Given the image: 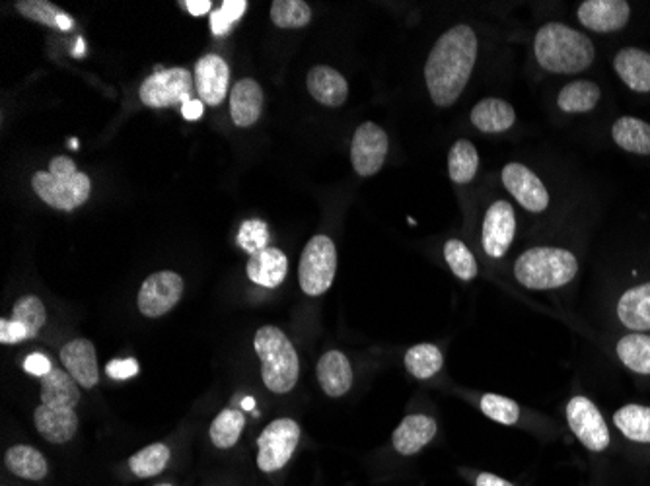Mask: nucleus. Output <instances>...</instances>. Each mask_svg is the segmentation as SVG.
Instances as JSON below:
<instances>
[{"mask_svg":"<svg viewBox=\"0 0 650 486\" xmlns=\"http://www.w3.org/2000/svg\"><path fill=\"white\" fill-rule=\"evenodd\" d=\"M479 41L470 26L460 24L442 35L427 59L425 80L438 107H450L462 96L477 61Z\"/></svg>","mask_w":650,"mask_h":486,"instance_id":"1","label":"nucleus"},{"mask_svg":"<svg viewBox=\"0 0 650 486\" xmlns=\"http://www.w3.org/2000/svg\"><path fill=\"white\" fill-rule=\"evenodd\" d=\"M534 53L542 69L557 74H577L594 63L596 49L588 35L565 24H545L536 35Z\"/></svg>","mask_w":650,"mask_h":486,"instance_id":"2","label":"nucleus"},{"mask_svg":"<svg viewBox=\"0 0 650 486\" xmlns=\"http://www.w3.org/2000/svg\"><path fill=\"white\" fill-rule=\"evenodd\" d=\"M255 352L261 360V378L273 393H289L298 382L300 362L289 337L273 325L255 333Z\"/></svg>","mask_w":650,"mask_h":486,"instance_id":"3","label":"nucleus"},{"mask_svg":"<svg viewBox=\"0 0 650 486\" xmlns=\"http://www.w3.org/2000/svg\"><path fill=\"white\" fill-rule=\"evenodd\" d=\"M577 257L561 247H532L514 265L516 280L530 290H551L577 277Z\"/></svg>","mask_w":650,"mask_h":486,"instance_id":"4","label":"nucleus"},{"mask_svg":"<svg viewBox=\"0 0 650 486\" xmlns=\"http://www.w3.org/2000/svg\"><path fill=\"white\" fill-rule=\"evenodd\" d=\"M337 271V249L327 236H314L302 251L298 278L308 296H322L333 284Z\"/></svg>","mask_w":650,"mask_h":486,"instance_id":"5","label":"nucleus"},{"mask_svg":"<svg viewBox=\"0 0 650 486\" xmlns=\"http://www.w3.org/2000/svg\"><path fill=\"white\" fill-rule=\"evenodd\" d=\"M300 440V426L292 418L273 420L257 440V467L263 473L283 469L292 457Z\"/></svg>","mask_w":650,"mask_h":486,"instance_id":"6","label":"nucleus"},{"mask_svg":"<svg viewBox=\"0 0 650 486\" xmlns=\"http://www.w3.org/2000/svg\"><path fill=\"white\" fill-rule=\"evenodd\" d=\"M195 78L187 69H166L148 76L141 86V102L148 107L185 105L193 98Z\"/></svg>","mask_w":650,"mask_h":486,"instance_id":"7","label":"nucleus"},{"mask_svg":"<svg viewBox=\"0 0 650 486\" xmlns=\"http://www.w3.org/2000/svg\"><path fill=\"white\" fill-rule=\"evenodd\" d=\"M32 187L37 197L49 207L74 210L88 201L92 191V181L88 175L80 172L71 179H57L49 172H37L32 177Z\"/></svg>","mask_w":650,"mask_h":486,"instance_id":"8","label":"nucleus"},{"mask_svg":"<svg viewBox=\"0 0 650 486\" xmlns=\"http://www.w3.org/2000/svg\"><path fill=\"white\" fill-rule=\"evenodd\" d=\"M567 420L584 448L604 452L610 446V430L598 407L586 397H573L567 405Z\"/></svg>","mask_w":650,"mask_h":486,"instance_id":"9","label":"nucleus"},{"mask_svg":"<svg viewBox=\"0 0 650 486\" xmlns=\"http://www.w3.org/2000/svg\"><path fill=\"white\" fill-rule=\"evenodd\" d=\"M386 156H388L386 131L372 121L362 123L355 131V137L351 142V162L355 172L361 177L378 174L386 162Z\"/></svg>","mask_w":650,"mask_h":486,"instance_id":"10","label":"nucleus"},{"mask_svg":"<svg viewBox=\"0 0 650 486\" xmlns=\"http://www.w3.org/2000/svg\"><path fill=\"white\" fill-rule=\"evenodd\" d=\"M183 278L174 271H160L146 278L139 292V310L145 317H162L178 306Z\"/></svg>","mask_w":650,"mask_h":486,"instance_id":"11","label":"nucleus"},{"mask_svg":"<svg viewBox=\"0 0 650 486\" xmlns=\"http://www.w3.org/2000/svg\"><path fill=\"white\" fill-rule=\"evenodd\" d=\"M506 191L530 212H543L549 207V193L542 179L524 164H508L503 170Z\"/></svg>","mask_w":650,"mask_h":486,"instance_id":"12","label":"nucleus"},{"mask_svg":"<svg viewBox=\"0 0 650 486\" xmlns=\"http://www.w3.org/2000/svg\"><path fill=\"white\" fill-rule=\"evenodd\" d=\"M578 20L592 32L612 34L627 26L631 6L625 0H586L578 6Z\"/></svg>","mask_w":650,"mask_h":486,"instance_id":"13","label":"nucleus"},{"mask_svg":"<svg viewBox=\"0 0 650 486\" xmlns=\"http://www.w3.org/2000/svg\"><path fill=\"white\" fill-rule=\"evenodd\" d=\"M516 232V214L510 203H493L483 220V249L489 257L501 259L508 251Z\"/></svg>","mask_w":650,"mask_h":486,"instance_id":"14","label":"nucleus"},{"mask_svg":"<svg viewBox=\"0 0 650 486\" xmlns=\"http://www.w3.org/2000/svg\"><path fill=\"white\" fill-rule=\"evenodd\" d=\"M230 67L218 55H205L195 65V86L201 102L220 105L228 94Z\"/></svg>","mask_w":650,"mask_h":486,"instance_id":"15","label":"nucleus"},{"mask_svg":"<svg viewBox=\"0 0 650 486\" xmlns=\"http://www.w3.org/2000/svg\"><path fill=\"white\" fill-rule=\"evenodd\" d=\"M61 362L76 383L86 389H92L100 380L96 348L86 339H74L61 348Z\"/></svg>","mask_w":650,"mask_h":486,"instance_id":"16","label":"nucleus"},{"mask_svg":"<svg viewBox=\"0 0 650 486\" xmlns=\"http://www.w3.org/2000/svg\"><path fill=\"white\" fill-rule=\"evenodd\" d=\"M306 86L308 92L316 102H320L327 107H339L345 104L349 96V84L345 76L339 70L331 67H314L306 76Z\"/></svg>","mask_w":650,"mask_h":486,"instance_id":"17","label":"nucleus"},{"mask_svg":"<svg viewBox=\"0 0 650 486\" xmlns=\"http://www.w3.org/2000/svg\"><path fill=\"white\" fill-rule=\"evenodd\" d=\"M318 382L325 395L341 397L353 387V368L349 358L339 350H329L318 362Z\"/></svg>","mask_w":650,"mask_h":486,"instance_id":"18","label":"nucleus"},{"mask_svg":"<svg viewBox=\"0 0 650 486\" xmlns=\"http://www.w3.org/2000/svg\"><path fill=\"white\" fill-rule=\"evenodd\" d=\"M263 90L252 80L244 78L230 92V115L238 127H252L261 117Z\"/></svg>","mask_w":650,"mask_h":486,"instance_id":"19","label":"nucleus"},{"mask_svg":"<svg viewBox=\"0 0 650 486\" xmlns=\"http://www.w3.org/2000/svg\"><path fill=\"white\" fill-rule=\"evenodd\" d=\"M614 69L617 76L635 92L647 94L650 92V53L625 47L614 57Z\"/></svg>","mask_w":650,"mask_h":486,"instance_id":"20","label":"nucleus"},{"mask_svg":"<svg viewBox=\"0 0 650 486\" xmlns=\"http://www.w3.org/2000/svg\"><path fill=\"white\" fill-rule=\"evenodd\" d=\"M436 434V422L427 415H409L403 418L394 432V448L401 455H413L421 452Z\"/></svg>","mask_w":650,"mask_h":486,"instance_id":"21","label":"nucleus"},{"mask_svg":"<svg viewBox=\"0 0 650 486\" xmlns=\"http://www.w3.org/2000/svg\"><path fill=\"white\" fill-rule=\"evenodd\" d=\"M289 271L287 255L277 247H267L255 253L248 261V277L265 288H277Z\"/></svg>","mask_w":650,"mask_h":486,"instance_id":"22","label":"nucleus"},{"mask_svg":"<svg viewBox=\"0 0 650 486\" xmlns=\"http://www.w3.org/2000/svg\"><path fill=\"white\" fill-rule=\"evenodd\" d=\"M37 432L53 444H65L76 434L78 417L73 409H53L47 405L37 407L36 415Z\"/></svg>","mask_w":650,"mask_h":486,"instance_id":"23","label":"nucleus"},{"mask_svg":"<svg viewBox=\"0 0 650 486\" xmlns=\"http://www.w3.org/2000/svg\"><path fill=\"white\" fill-rule=\"evenodd\" d=\"M80 401L78 383L69 372L53 368L41 378V405L53 409H73Z\"/></svg>","mask_w":650,"mask_h":486,"instance_id":"24","label":"nucleus"},{"mask_svg":"<svg viewBox=\"0 0 650 486\" xmlns=\"http://www.w3.org/2000/svg\"><path fill=\"white\" fill-rule=\"evenodd\" d=\"M514 121V107L501 98H485L471 109V123L483 133H505Z\"/></svg>","mask_w":650,"mask_h":486,"instance_id":"25","label":"nucleus"},{"mask_svg":"<svg viewBox=\"0 0 650 486\" xmlns=\"http://www.w3.org/2000/svg\"><path fill=\"white\" fill-rule=\"evenodd\" d=\"M617 315L633 331H650V282L627 290L619 298Z\"/></svg>","mask_w":650,"mask_h":486,"instance_id":"26","label":"nucleus"},{"mask_svg":"<svg viewBox=\"0 0 650 486\" xmlns=\"http://www.w3.org/2000/svg\"><path fill=\"white\" fill-rule=\"evenodd\" d=\"M615 144L631 154L650 156V125L637 117H621L614 123Z\"/></svg>","mask_w":650,"mask_h":486,"instance_id":"27","label":"nucleus"},{"mask_svg":"<svg viewBox=\"0 0 650 486\" xmlns=\"http://www.w3.org/2000/svg\"><path fill=\"white\" fill-rule=\"evenodd\" d=\"M600 98H602V92L596 82L575 80L559 92L557 105L565 113H588L598 105Z\"/></svg>","mask_w":650,"mask_h":486,"instance_id":"28","label":"nucleus"},{"mask_svg":"<svg viewBox=\"0 0 650 486\" xmlns=\"http://www.w3.org/2000/svg\"><path fill=\"white\" fill-rule=\"evenodd\" d=\"M4 461L10 473L28 481H41L47 475V461L43 453L32 446H12L6 452Z\"/></svg>","mask_w":650,"mask_h":486,"instance_id":"29","label":"nucleus"},{"mask_svg":"<svg viewBox=\"0 0 650 486\" xmlns=\"http://www.w3.org/2000/svg\"><path fill=\"white\" fill-rule=\"evenodd\" d=\"M16 10L34 22L59 28L63 32H69L74 26L73 18L49 0H18Z\"/></svg>","mask_w":650,"mask_h":486,"instance_id":"30","label":"nucleus"},{"mask_svg":"<svg viewBox=\"0 0 650 486\" xmlns=\"http://www.w3.org/2000/svg\"><path fill=\"white\" fill-rule=\"evenodd\" d=\"M619 360L633 372L650 376V335L631 333L617 343Z\"/></svg>","mask_w":650,"mask_h":486,"instance_id":"31","label":"nucleus"},{"mask_svg":"<svg viewBox=\"0 0 650 486\" xmlns=\"http://www.w3.org/2000/svg\"><path fill=\"white\" fill-rule=\"evenodd\" d=\"M614 422L625 438L650 444V407L625 405L615 413Z\"/></svg>","mask_w":650,"mask_h":486,"instance_id":"32","label":"nucleus"},{"mask_svg":"<svg viewBox=\"0 0 650 486\" xmlns=\"http://www.w3.org/2000/svg\"><path fill=\"white\" fill-rule=\"evenodd\" d=\"M479 170V154L470 140H458L448 154V174L454 183H470Z\"/></svg>","mask_w":650,"mask_h":486,"instance_id":"33","label":"nucleus"},{"mask_svg":"<svg viewBox=\"0 0 650 486\" xmlns=\"http://www.w3.org/2000/svg\"><path fill=\"white\" fill-rule=\"evenodd\" d=\"M444 366L442 352L434 345H417L405 354V368L417 380H429L436 376Z\"/></svg>","mask_w":650,"mask_h":486,"instance_id":"34","label":"nucleus"},{"mask_svg":"<svg viewBox=\"0 0 650 486\" xmlns=\"http://www.w3.org/2000/svg\"><path fill=\"white\" fill-rule=\"evenodd\" d=\"M271 20L277 28H304L312 20V8L302 0H277L271 4Z\"/></svg>","mask_w":650,"mask_h":486,"instance_id":"35","label":"nucleus"},{"mask_svg":"<svg viewBox=\"0 0 650 486\" xmlns=\"http://www.w3.org/2000/svg\"><path fill=\"white\" fill-rule=\"evenodd\" d=\"M244 426H246V418L242 415V411L226 409L211 424V440L220 450H228L238 442Z\"/></svg>","mask_w":650,"mask_h":486,"instance_id":"36","label":"nucleus"},{"mask_svg":"<svg viewBox=\"0 0 650 486\" xmlns=\"http://www.w3.org/2000/svg\"><path fill=\"white\" fill-rule=\"evenodd\" d=\"M168 461H170V448L166 444H152L145 450L135 453L129 459V467L139 479H148L160 475L166 469Z\"/></svg>","mask_w":650,"mask_h":486,"instance_id":"37","label":"nucleus"},{"mask_svg":"<svg viewBox=\"0 0 650 486\" xmlns=\"http://www.w3.org/2000/svg\"><path fill=\"white\" fill-rule=\"evenodd\" d=\"M45 319H47V313H45V306L43 302L37 298V296H24L20 298L16 304H14V310H12V321L20 323L26 327L28 331V339H34L37 337V333L43 329L45 325Z\"/></svg>","mask_w":650,"mask_h":486,"instance_id":"38","label":"nucleus"},{"mask_svg":"<svg viewBox=\"0 0 650 486\" xmlns=\"http://www.w3.org/2000/svg\"><path fill=\"white\" fill-rule=\"evenodd\" d=\"M444 257L456 277L462 280H473L477 277V263L466 243L460 240H448L444 245Z\"/></svg>","mask_w":650,"mask_h":486,"instance_id":"39","label":"nucleus"},{"mask_svg":"<svg viewBox=\"0 0 650 486\" xmlns=\"http://www.w3.org/2000/svg\"><path fill=\"white\" fill-rule=\"evenodd\" d=\"M481 411H483V415H487L491 420L501 422L506 426L516 424L518 418H520V407L512 399H506L503 395H495V393L483 395Z\"/></svg>","mask_w":650,"mask_h":486,"instance_id":"40","label":"nucleus"},{"mask_svg":"<svg viewBox=\"0 0 650 486\" xmlns=\"http://www.w3.org/2000/svg\"><path fill=\"white\" fill-rule=\"evenodd\" d=\"M267 242H269V230H267L265 222L248 220V222L242 224L240 234H238V243L250 255H255V253L267 249Z\"/></svg>","mask_w":650,"mask_h":486,"instance_id":"41","label":"nucleus"},{"mask_svg":"<svg viewBox=\"0 0 650 486\" xmlns=\"http://www.w3.org/2000/svg\"><path fill=\"white\" fill-rule=\"evenodd\" d=\"M26 339H28V331L24 325H20L12 319L0 321V343L2 345H14V343H22Z\"/></svg>","mask_w":650,"mask_h":486,"instance_id":"42","label":"nucleus"},{"mask_svg":"<svg viewBox=\"0 0 650 486\" xmlns=\"http://www.w3.org/2000/svg\"><path fill=\"white\" fill-rule=\"evenodd\" d=\"M139 374V364L133 358L111 360L108 364V376L113 380H129Z\"/></svg>","mask_w":650,"mask_h":486,"instance_id":"43","label":"nucleus"},{"mask_svg":"<svg viewBox=\"0 0 650 486\" xmlns=\"http://www.w3.org/2000/svg\"><path fill=\"white\" fill-rule=\"evenodd\" d=\"M24 370L30 372L32 376L43 378V376H47V374L53 370V366H51V360H49L47 356H43V354L36 352V354H30V356L24 360Z\"/></svg>","mask_w":650,"mask_h":486,"instance_id":"44","label":"nucleus"},{"mask_svg":"<svg viewBox=\"0 0 650 486\" xmlns=\"http://www.w3.org/2000/svg\"><path fill=\"white\" fill-rule=\"evenodd\" d=\"M49 174L55 175L57 179H71V177H74L78 172H76V166H74V162L71 158H67V156H57V158H53L51 164H49Z\"/></svg>","mask_w":650,"mask_h":486,"instance_id":"45","label":"nucleus"},{"mask_svg":"<svg viewBox=\"0 0 650 486\" xmlns=\"http://www.w3.org/2000/svg\"><path fill=\"white\" fill-rule=\"evenodd\" d=\"M246 8H248L246 0H226V2H222L220 10L226 14V18L230 22H238L242 18V14L246 12Z\"/></svg>","mask_w":650,"mask_h":486,"instance_id":"46","label":"nucleus"},{"mask_svg":"<svg viewBox=\"0 0 650 486\" xmlns=\"http://www.w3.org/2000/svg\"><path fill=\"white\" fill-rule=\"evenodd\" d=\"M232 24H234V22H230L222 10H215V12L211 14V30H213V34L215 35L228 34L230 28H232Z\"/></svg>","mask_w":650,"mask_h":486,"instance_id":"47","label":"nucleus"},{"mask_svg":"<svg viewBox=\"0 0 650 486\" xmlns=\"http://www.w3.org/2000/svg\"><path fill=\"white\" fill-rule=\"evenodd\" d=\"M181 113H183V117H185L187 121H197V119H201V115H203V102H199V100H191V102L181 105Z\"/></svg>","mask_w":650,"mask_h":486,"instance_id":"48","label":"nucleus"},{"mask_svg":"<svg viewBox=\"0 0 650 486\" xmlns=\"http://www.w3.org/2000/svg\"><path fill=\"white\" fill-rule=\"evenodd\" d=\"M185 6L189 10V14L193 16H203L207 12H211V2L209 0H185Z\"/></svg>","mask_w":650,"mask_h":486,"instance_id":"49","label":"nucleus"},{"mask_svg":"<svg viewBox=\"0 0 650 486\" xmlns=\"http://www.w3.org/2000/svg\"><path fill=\"white\" fill-rule=\"evenodd\" d=\"M477 486H512L508 481H505V479H501V477H495V475H491V473H481L479 477H477Z\"/></svg>","mask_w":650,"mask_h":486,"instance_id":"50","label":"nucleus"},{"mask_svg":"<svg viewBox=\"0 0 650 486\" xmlns=\"http://www.w3.org/2000/svg\"><path fill=\"white\" fill-rule=\"evenodd\" d=\"M253 407H255V399H253V397H246V399L242 401V409H244V411H253Z\"/></svg>","mask_w":650,"mask_h":486,"instance_id":"51","label":"nucleus"},{"mask_svg":"<svg viewBox=\"0 0 650 486\" xmlns=\"http://www.w3.org/2000/svg\"><path fill=\"white\" fill-rule=\"evenodd\" d=\"M74 55H76V57H82V55H84V39H78V43H76V47H74Z\"/></svg>","mask_w":650,"mask_h":486,"instance_id":"52","label":"nucleus"},{"mask_svg":"<svg viewBox=\"0 0 650 486\" xmlns=\"http://www.w3.org/2000/svg\"><path fill=\"white\" fill-rule=\"evenodd\" d=\"M71 148H74V150L78 148V140L76 139L71 140Z\"/></svg>","mask_w":650,"mask_h":486,"instance_id":"53","label":"nucleus"},{"mask_svg":"<svg viewBox=\"0 0 650 486\" xmlns=\"http://www.w3.org/2000/svg\"><path fill=\"white\" fill-rule=\"evenodd\" d=\"M156 486H172V485H156Z\"/></svg>","mask_w":650,"mask_h":486,"instance_id":"54","label":"nucleus"}]
</instances>
